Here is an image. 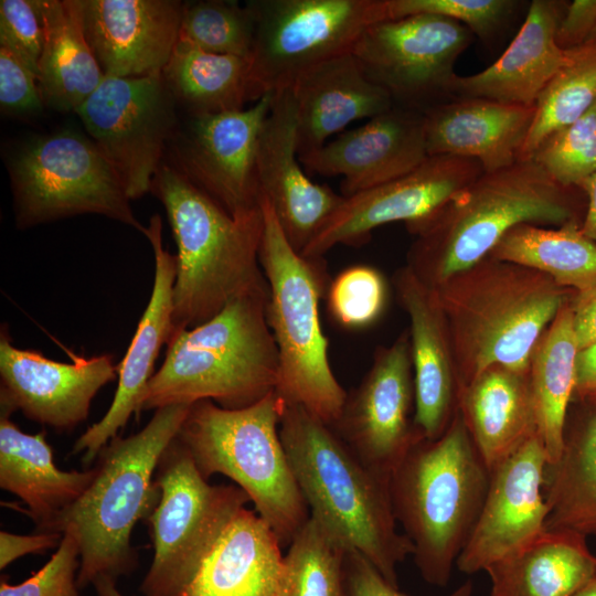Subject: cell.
<instances>
[{"label": "cell", "mask_w": 596, "mask_h": 596, "mask_svg": "<svg viewBox=\"0 0 596 596\" xmlns=\"http://www.w3.org/2000/svg\"><path fill=\"white\" fill-rule=\"evenodd\" d=\"M433 289L448 329L458 393L493 365L529 374L538 341L575 292L489 255Z\"/></svg>", "instance_id": "obj_1"}, {"label": "cell", "mask_w": 596, "mask_h": 596, "mask_svg": "<svg viewBox=\"0 0 596 596\" xmlns=\"http://www.w3.org/2000/svg\"><path fill=\"white\" fill-rule=\"evenodd\" d=\"M279 435L310 517L366 557L391 585L414 547L397 531L389 482L368 468L332 427L284 404Z\"/></svg>", "instance_id": "obj_2"}, {"label": "cell", "mask_w": 596, "mask_h": 596, "mask_svg": "<svg viewBox=\"0 0 596 596\" xmlns=\"http://www.w3.org/2000/svg\"><path fill=\"white\" fill-rule=\"evenodd\" d=\"M573 189L554 181L531 158L482 172L433 215L406 226L415 236L406 266L435 288L488 256L520 224L577 221Z\"/></svg>", "instance_id": "obj_3"}, {"label": "cell", "mask_w": 596, "mask_h": 596, "mask_svg": "<svg viewBox=\"0 0 596 596\" xmlns=\"http://www.w3.org/2000/svg\"><path fill=\"white\" fill-rule=\"evenodd\" d=\"M150 191L167 212L178 248L170 339L209 321L234 298L267 285L259 264L262 206L232 216L166 161Z\"/></svg>", "instance_id": "obj_4"}, {"label": "cell", "mask_w": 596, "mask_h": 596, "mask_svg": "<svg viewBox=\"0 0 596 596\" xmlns=\"http://www.w3.org/2000/svg\"><path fill=\"white\" fill-rule=\"evenodd\" d=\"M267 300L268 284L234 298L209 321L173 336L162 365L146 386L140 412L201 400L240 409L275 391L279 361L267 322Z\"/></svg>", "instance_id": "obj_5"}, {"label": "cell", "mask_w": 596, "mask_h": 596, "mask_svg": "<svg viewBox=\"0 0 596 596\" xmlns=\"http://www.w3.org/2000/svg\"><path fill=\"white\" fill-rule=\"evenodd\" d=\"M490 481L457 408L437 439L417 438L391 473L396 522L413 544L422 577L445 586L482 509Z\"/></svg>", "instance_id": "obj_6"}, {"label": "cell", "mask_w": 596, "mask_h": 596, "mask_svg": "<svg viewBox=\"0 0 596 596\" xmlns=\"http://www.w3.org/2000/svg\"><path fill=\"white\" fill-rule=\"evenodd\" d=\"M190 406L160 407L140 432L116 436L99 451L94 479L54 528L62 534L72 530L78 540V588L104 575L117 579L136 566L132 529L160 499L153 476Z\"/></svg>", "instance_id": "obj_7"}, {"label": "cell", "mask_w": 596, "mask_h": 596, "mask_svg": "<svg viewBox=\"0 0 596 596\" xmlns=\"http://www.w3.org/2000/svg\"><path fill=\"white\" fill-rule=\"evenodd\" d=\"M259 264L268 284L267 322L278 352L276 392L328 425L339 418L347 391L328 356L319 301L330 281L323 257H306L286 238L269 202L262 196Z\"/></svg>", "instance_id": "obj_8"}, {"label": "cell", "mask_w": 596, "mask_h": 596, "mask_svg": "<svg viewBox=\"0 0 596 596\" xmlns=\"http://www.w3.org/2000/svg\"><path fill=\"white\" fill-rule=\"evenodd\" d=\"M284 404L276 390L240 409L201 400L175 436L204 478L222 473L245 491L283 546L310 517L279 435Z\"/></svg>", "instance_id": "obj_9"}, {"label": "cell", "mask_w": 596, "mask_h": 596, "mask_svg": "<svg viewBox=\"0 0 596 596\" xmlns=\"http://www.w3.org/2000/svg\"><path fill=\"white\" fill-rule=\"evenodd\" d=\"M15 225L99 214L142 234L119 175L94 141L64 128L29 139L8 163Z\"/></svg>", "instance_id": "obj_10"}, {"label": "cell", "mask_w": 596, "mask_h": 596, "mask_svg": "<svg viewBox=\"0 0 596 596\" xmlns=\"http://www.w3.org/2000/svg\"><path fill=\"white\" fill-rule=\"evenodd\" d=\"M155 482L160 499L147 518L153 558L142 581L145 596H182L236 513L251 501L237 486H214L174 437Z\"/></svg>", "instance_id": "obj_11"}, {"label": "cell", "mask_w": 596, "mask_h": 596, "mask_svg": "<svg viewBox=\"0 0 596 596\" xmlns=\"http://www.w3.org/2000/svg\"><path fill=\"white\" fill-rule=\"evenodd\" d=\"M246 6L255 22L248 61L259 97L352 53L370 25L387 20L385 0H253Z\"/></svg>", "instance_id": "obj_12"}, {"label": "cell", "mask_w": 596, "mask_h": 596, "mask_svg": "<svg viewBox=\"0 0 596 596\" xmlns=\"http://www.w3.org/2000/svg\"><path fill=\"white\" fill-rule=\"evenodd\" d=\"M177 104L162 74L105 76L75 111L87 136L119 175L130 200L151 190L179 126Z\"/></svg>", "instance_id": "obj_13"}, {"label": "cell", "mask_w": 596, "mask_h": 596, "mask_svg": "<svg viewBox=\"0 0 596 596\" xmlns=\"http://www.w3.org/2000/svg\"><path fill=\"white\" fill-rule=\"evenodd\" d=\"M472 35L451 19L413 14L370 25L352 53L394 106L424 113L450 99L456 61Z\"/></svg>", "instance_id": "obj_14"}, {"label": "cell", "mask_w": 596, "mask_h": 596, "mask_svg": "<svg viewBox=\"0 0 596 596\" xmlns=\"http://www.w3.org/2000/svg\"><path fill=\"white\" fill-rule=\"evenodd\" d=\"M273 99L267 93L247 109L191 115L168 146L167 163L232 216L260 209L256 155Z\"/></svg>", "instance_id": "obj_15"}, {"label": "cell", "mask_w": 596, "mask_h": 596, "mask_svg": "<svg viewBox=\"0 0 596 596\" xmlns=\"http://www.w3.org/2000/svg\"><path fill=\"white\" fill-rule=\"evenodd\" d=\"M415 391L408 330L376 349L360 384L348 393L332 429L372 471L390 481L411 445L422 437L414 424Z\"/></svg>", "instance_id": "obj_16"}, {"label": "cell", "mask_w": 596, "mask_h": 596, "mask_svg": "<svg viewBox=\"0 0 596 596\" xmlns=\"http://www.w3.org/2000/svg\"><path fill=\"white\" fill-rule=\"evenodd\" d=\"M483 172L470 158L429 156L408 173L343 201L316 237L300 253L323 257L338 245L359 246L376 227L405 222L417 224L444 206L455 194Z\"/></svg>", "instance_id": "obj_17"}, {"label": "cell", "mask_w": 596, "mask_h": 596, "mask_svg": "<svg viewBox=\"0 0 596 596\" xmlns=\"http://www.w3.org/2000/svg\"><path fill=\"white\" fill-rule=\"evenodd\" d=\"M113 356L75 355L72 363L51 360L40 351L17 348L7 326L0 332V414L21 411L25 417L57 430L84 422L97 392L114 381Z\"/></svg>", "instance_id": "obj_18"}, {"label": "cell", "mask_w": 596, "mask_h": 596, "mask_svg": "<svg viewBox=\"0 0 596 596\" xmlns=\"http://www.w3.org/2000/svg\"><path fill=\"white\" fill-rule=\"evenodd\" d=\"M546 465L544 444L538 434L490 471L482 509L456 561L460 572L486 571L545 530Z\"/></svg>", "instance_id": "obj_19"}, {"label": "cell", "mask_w": 596, "mask_h": 596, "mask_svg": "<svg viewBox=\"0 0 596 596\" xmlns=\"http://www.w3.org/2000/svg\"><path fill=\"white\" fill-rule=\"evenodd\" d=\"M296 104L291 88L274 93L256 155L260 195L290 245L301 253L343 201L341 194L311 180L298 157Z\"/></svg>", "instance_id": "obj_20"}, {"label": "cell", "mask_w": 596, "mask_h": 596, "mask_svg": "<svg viewBox=\"0 0 596 596\" xmlns=\"http://www.w3.org/2000/svg\"><path fill=\"white\" fill-rule=\"evenodd\" d=\"M86 40L105 76L162 74L178 42L184 2L79 0Z\"/></svg>", "instance_id": "obj_21"}, {"label": "cell", "mask_w": 596, "mask_h": 596, "mask_svg": "<svg viewBox=\"0 0 596 596\" xmlns=\"http://www.w3.org/2000/svg\"><path fill=\"white\" fill-rule=\"evenodd\" d=\"M428 157L424 113L394 106L299 160L308 172L341 175L345 198L400 178Z\"/></svg>", "instance_id": "obj_22"}, {"label": "cell", "mask_w": 596, "mask_h": 596, "mask_svg": "<svg viewBox=\"0 0 596 596\" xmlns=\"http://www.w3.org/2000/svg\"><path fill=\"white\" fill-rule=\"evenodd\" d=\"M143 235L155 255V279L149 302L138 322L126 354L117 365L118 385L114 400L100 421L82 434L73 454L83 453V464L89 465L117 436L130 416L140 414V402L153 373L161 347L171 337L172 289L177 276V256L169 253L162 241V219L150 217Z\"/></svg>", "instance_id": "obj_23"}, {"label": "cell", "mask_w": 596, "mask_h": 596, "mask_svg": "<svg viewBox=\"0 0 596 596\" xmlns=\"http://www.w3.org/2000/svg\"><path fill=\"white\" fill-rule=\"evenodd\" d=\"M393 284L409 319L414 424L423 438L437 439L457 411L458 382L448 329L435 290L406 265L395 272Z\"/></svg>", "instance_id": "obj_24"}, {"label": "cell", "mask_w": 596, "mask_h": 596, "mask_svg": "<svg viewBox=\"0 0 596 596\" xmlns=\"http://www.w3.org/2000/svg\"><path fill=\"white\" fill-rule=\"evenodd\" d=\"M562 1L533 0L523 24L502 55L481 72L456 75L450 98H486L535 106L539 97L566 62L556 43L564 13Z\"/></svg>", "instance_id": "obj_25"}, {"label": "cell", "mask_w": 596, "mask_h": 596, "mask_svg": "<svg viewBox=\"0 0 596 596\" xmlns=\"http://www.w3.org/2000/svg\"><path fill=\"white\" fill-rule=\"evenodd\" d=\"M535 106L486 98H450L424 111L428 156L477 160L483 172L520 160Z\"/></svg>", "instance_id": "obj_26"}, {"label": "cell", "mask_w": 596, "mask_h": 596, "mask_svg": "<svg viewBox=\"0 0 596 596\" xmlns=\"http://www.w3.org/2000/svg\"><path fill=\"white\" fill-rule=\"evenodd\" d=\"M290 88L297 113L298 157L320 149L349 124L394 107L391 97L366 77L353 53L310 68Z\"/></svg>", "instance_id": "obj_27"}, {"label": "cell", "mask_w": 596, "mask_h": 596, "mask_svg": "<svg viewBox=\"0 0 596 596\" xmlns=\"http://www.w3.org/2000/svg\"><path fill=\"white\" fill-rule=\"evenodd\" d=\"M96 473L61 470L53 460L45 432H22L9 415L0 414V487L18 496L36 532L54 533L64 512L82 496Z\"/></svg>", "instance_id": "obj_28"}, {"label": "cell", "mask_w": 596, "mask_h": 596, "mask_svg": "<svg viewBox=\"0 0 596 596\" xmlns=\"http://www.w3.org/2000/svg\"><path fill=\"white\" fill-rule=\"evenodd\" d=\"M272 526L242 508L182 596H276L284 556Z\"/></svg>", "instance_id": "obj_29"}, {"label": "cell", "mask_w": 596, "mask_h": 596, "mask_svg": "<svg viewBox=\"0 0 596 596\" xmlns=\"http://www.w3.org/2000/svg\"><path fill=\"white\" fill-rule=\"evenodd\" d=\"M457 408L490 471L539 434L529 374L502 365L461 389Z\"/></svg>", "instance_id": "obj_30"}, {"label": "cell", "mask_w": 596, "mask_h": 596, "mask_svg": "<svg viewBox=\"0 0 596 596\" xmlns=\"http://www.w3.org/2000/svg\"><path fill=\"white\" fill-rule=\"evenodd\" d=\"M595 568L586 536L545 529L486 572L491 596H571Z\"/></svg>", "instance_id": "obj_31"}, {"label": "cell", "mask_w": 596, "mask_h": 596, "mask_svg": "<svg viewBox=\"0 0 596 596\" xmlns=\"http://www.w3.org/2000/svg\"><path fill=\"white\" fill-rule=\"evenodd\" d=\"M44 45L38 83L45 106L76 111L105 75L86 40L79 0H38Z\"/></svg>", "instance_id": "obj_32"}, {"label": "cell", "mask_w": 596, "mask_h": 596, "mask_svg": "<svg viewBox=\"0 0 596 596\" xmlns=\"http://www.w3.org/2000/svg\"><path fill=\"white\" fill-rule=\"evenodd\" d=\"M592 405V404H589ZM565 425L560 458L547 464L543 494L545 529L596 536V405Z\"/></svg>", "instance_id": "obj_33"}, {"label": "cell", "mask_w": 596, "mask_h": 596, "mask_svg": "<svg viewBox=\"0 0 596 596\" xmlns=\"http://www.w3.org/2000/svg\"><path fill=\"white\" fill-rule=\"evenodd\" d=\"M162 77L191 115L240 110L260 98L248 58L205 52L180 35Z\"/></svg>", "instance_id": "obj_34"}, {"label": "cell", "mask_w": 596, "mask_h": 596, "mask_svg": "<svg viewBox=\"0 0 596 596\" xmlns=\"http://www.w3.org/2000/svg\"><path fill=\"white\" fill-rule=\"evenodd\" d=\"M570 299L541 336L530 362L529 379L547 464H554L562 454L575 390L578 348Z\"/></svg>", "instance_id": "obj_35"}, {"label": "cell", "mask_w": 596, "mask_h": 596, "mask_svg": "<svg viewBox=\"0 0 596 596\" xmlns=\"http://www.w3.org/2000/svg\"><path fill=\"white\" fill-rule=\"evenodd\" d=\"M489 256L535 269L574 291L596 284V244L583 234L578 221L556 228L520 224Z\"/></svg>", "instance_id": "obj_36"}, {"label": "cell", "mask_w": 596, "mask_h": 596, "mask_svg": "<svg viewBox=\"0 0 596 596\" xmlns=\"http://www.w3.org/2000/svg\"><path fill=\"white\" fill-rule=\"evenodd\" d=\"M565 51V64L535 104L520 159H529L549 136L581 118L596 103V44Z\"/></svg>", "instance_id": "obj_37"}, {"label": "cell", "mask_w": 596, "mask_h": 596, "mask_svg": "<svg viewBox=\"0 0 596 596\" xmlns=\"http://www.w3.org/2000/svg\"><path fill=\"white\" fill-rule=\"evenodd\" d=\"M347 550L322 523L309 517L284 556L276 596H348Z\"/></svg>", "instance_id": "obj_38"}, {"label": "cell", "mask_w": 596, "mask_h": 596, "mask_svg": "<svg viewBox=\"0 0 596 596\" xmlns=\"http://www.w3.org/2000/svg\"><path fill=\"white\" fill-rule=\"evenodd\" d=\"M179 35L209 53L249 58L255 22L247 6L237 1H188Z\"/></svg>", "instance_id": "obj_39"}, {"label": "cell", "mask_w": 596, "mask_h": 596, "mask_svg": "<svg viewBox=\"0 0 596 596\" xmlns=\"http://www.w3.org/2000/svg\"><path fill=\"white\" fill-rule=\"evenodd\" d=\"M530 158L561 185L578 188L596 172V103L549 136Z\"/></svg>", "instance_id": "obj_40"}, {"label": "cell", "mask_w": 596, "mask_h": 596, "mask_svg": "<svg viewBox=\"0 0 596 596\" xmlns=\"http://www.w3.org/2000/svg\"><path fill=\"white\" fill-rule=\"evenodd\" d=\"M333 320L351 330L364 329L377 321L387 300L383 275L371 266L355 265L340 272L327 291Z\"/></svg>", "instance_id": "obj_41"}, {"label": "cell", "mask_w": 596, "mask_h": 596, "mask_svg": "<svg viewBox=\"0 0 596 596\" xmlns=\"http://www.w3.org/2000/svg\"><path fill=\"white\" fill-rule=\"evenodd\" d=\"M511 0H385L387 20L436 14L467 26L481 39L492 36L513 13Z\"/></svg>", "instance_id": "obj_42"}, {"label": "cell", "mask_w": 596, "mask_h": 596, "mask_svg": "<svg viewBox=\"0 0 596 596\" xmlns=\"http://www.w3.org/2000/svg\"><path fill=\"white\" fill-rule=\"evenodd\" d=\"M81 564L78 540L72 530H64L55 553L38 572L20 584L0 581V596H79L77 574Z\"/></svg>", "instance_id": "obj_43"}, {"label": "cell", "mask_w": 596, "mask_h": 596, "mask_svg": "<svg viewBox=\"0 0 596 596\" xmlns=\"http://www.w3.org/2000/svg\"><path fill=\"white\" fill-rule=\"evenodd\" d=\"M44 45L38 0L0 1V46L18 55L36 75Z\"/></svg>", "instance_id": "obj_44"}, {"label": "cell", "mask_w": 596, "mask_h": 596, "mask_svg": "<svg viewBox=\"0 0 596 596\" xmlns=\"http://www.w3.org/2000/svg\"><path fill=\"white\" fill-rule=\"evenodd\" d=\"M45 106L38 75L12 51L0 46V107L11 116H33Z\"/></svg>", "instance_id": "obj_45"}, {"label": "cell", "mask_w": 596, "mask_h": 596, "mask_svg": "<svg viewBox=\"0 0 596 596\" xmlns=\"http://www.w3.org/2000/svg\"><path fill=\"white\" fill-rule=\"evenodd\" d=\"M348 596H408L391 585L375 566L361 553L348 549L344 560ZM472 584L468 581L448 596H471Z\"/></svg>", "instance_id": "obj_46"}, {"label": "cell", "mask_w": 596, "mask_h": 596, "mask_svg": "<svg viewBox=\"0 0 596 596\" xmlns=\"http://www.w3.org/2000/svg\"><path fill=\"white\" fill-rule=\"evenodd\" d=\"M596 26V0H575L565 7L556 31V43L563 50L583 45Z\"/></svg>", "instance_id": "obj_47"}, {"label": "cell", "mask_w": 596, "mask_h": 596, "mask_svg": "<svg viewBox=\"0 0 596 596\" xmlns=\"http://www.w3.org/2000/svg\"><path fill=\"white\" fill-rule=\"evenodd\" d=\"M62 533L36 532L31 535H19L6 531L0 532V568H6L13 561L26 554L43 553L58 546Z\"/></svg>", "instance_id": "obj_48"}, {"label": "cell", "mask_w": 596, "mask_h": 596, "mask_svg": "<svg viewBox=\"0 0 596 596\" xmlns=\"http://www.w3.org/2000/svg\"><path fill=\"white\" fill-rule=\"evenodd\" d=\"M578 350L596 340V284L575 291L570 299Z\"/></svg>", "instance_id": "obj_49"}, {"label": "cell", "mask_w": 596, "mask_h": 596, "mask_svg": "<svg viewBox=\"0 0 596 596\" xmlns=\"http://www.w3.org/2000/svg\"><path fill=\"white\" fill-rule=\"evenodd\" d=\"M574 396L583 402L596 396V340L577 352Z\"/></svg>", "instance_id": "obj_50"}, {"label": "cell", "mask_w": 596, "mask_h": 596, "mask_svg": "<svg viewBox=\"0 0 596 596\" xmlns=\"http://www.w3.org/2000/svg\"><path fill=\"white\" fill-rule=\"evenodd\" d=\"M578 189L587 195V209L581 231L596 244V172L583 181Z\"/></svg>", "instance_id": "obj_51"}, {"label": "cell", "mask_w": 596, "mask_h": 596, "mask_svg": "<svg viewBox=\"0 0 596 596\" xmlns=\"http://www.w3.org/2000/svg\"><path fill=\"white\" fill-rule=\"evenodd\" d=\"M93 585L97 596H124L116 586V579L110 576H99Z\"/></svg>", "instance_id": "obj_52"}, {"label": "cell", "mask_w": 596, "mask_h": 596, "mask_svg": "<svg viewBox=\"0 0 596 596\" xmlns=\"http://www.w3.org/2000/svg\"><path fill=\"white\" fill-rule=\"evenodd\" d=\"M571 596H596V568L592 576Z\"/></svg>", "instance_id": "obj_53"}, {"label": "cell", "mask_w": 596, "mask_h": 596, "mask_svg": "<svg viewBox=\"0 0 596 596\" xmlns=\"http://www.w3.org/2000/svg\"><path fill=\"white\" fill-rule=\"evenodd\" d=\"M585 43H593V44H596V26L594 28V30L590 32V34L588 35L587 40ZM584 43V44H585Z\"/></svg>", "instance_id": "obj_54"}, {"label": "cell", "mask_w": 596, "mask_h": 596, "mask_svg": "<svg viewBox=\"0 0 596 596\" xmlns=\"http://www.w3.org/2000/svg\"><path fill=\"white\" fill-rule=\"evenodd\" d=\"M585 403L596 405V396L590 397L589 400L585 401Z\"/></svg>", "instance_id": "obj_55"}]
</instances>
